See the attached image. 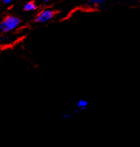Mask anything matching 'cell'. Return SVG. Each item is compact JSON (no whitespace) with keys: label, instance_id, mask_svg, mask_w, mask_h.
Listing matches in <instances>:
<instances>
[{"label":"cell","instance_id":"cell-1","mask_svg":"<svg viewBox=\"0 0 140 147\" xmlns=\"http://www.w3.org/2000/svg\"><path fill=\"white\" fill-rule=\"evenodd\" d=\"M22 24L20 18L15 15H7L0 22V31L1 34H9L17 29Z\"/></svg>","mask_w":140,"mask_h":147},{"label":"cell","instance_id":"cell-2","mask_svg":"<svg viewBox=\"0 0 140 147\" xmlns=\"http://www.w3.org/2000/svg\"><path fill=\"white\" fill-rule=\"evenodd\" d=\"M55 15V12L52 9H43L37 13L34 21L37 24H46L53 20Z\"/></svg>","mask_w":140,"mask_h":147},{"label":"cell","instance_id":"cell-3","mask_svg":"<svg viewBox=\"0 0 140 147\" xmlns=\"http://www.w3.org/2000/svg\"><path fill=\"white\" fill-rule=\"evenodd\" d=\"M88 106V101L85 99H80L78 101L76 105V108L74 109L73 112V115H76V114L79 113V112H82V111L85 110Z\"/></svg>","mask_w":140,"mask_h":147},{"label":"cell","instance_id":"cell-4","mask_svg":"<svg viewBox=\"0 0 140 147\" xmlns=\"http://www.w3.org/2000/svg\"><path fill=\"white\" fill-rule=\"evenodd\" d=\"M37 6L34 1H28L24 5L23 10L26 12H31L37 10Z\"/></svg>","mask_w":140,"mask_h":147},{"label":"cell","instance_id":"cell-5","mask_svg":"<svg viewBox=\"0 0 140 147\" xmlns=\"http://www.w3.org/2000/svg\"><path fill=\"white\" fill-rule=\"evenodd\" d=\"M107 0H88V4L93 7H100L105 4Z\"/></svg>","mask_w":140,"mask_h":147},{"label":"cell","instance_id":"cell-6","mask_svg":"<svg viewBox=\"0 0 140 147\" xmlns=\"http://www.w3.org/2000/svg\"><path fill=\"white\" fill-rule=\"evenodd\" d=\"M73 113H66L64 114L62 116V119L64 121H68V120H70V119L73 118Z\"/></svg>","mask_w":140,"mask_h":147},{"label":"cell","instance_id":"cell-7","mask_svg":"<svg viewBox=\"0 0 140 147\" xmlns=\"http://www.w3.org/2000/svg\"><path fill=\"white\" fill-rule=\"evenodd\" d=\"M14 0H2L3 4H5V5H9V4H11Z\"/></svg>","mask_w":140,"mask_h":147},{"label":"cell","instance_id":"cell-8","mask_svg":"<svg viewBox=\"0 0 140 147\" xmlns=\"http://www.w3.org/2000/svg\"><path fill=\"white\" fill-rule=\"evenodd\" d=\"M43 1H44V2H50V1H53V0H43Z\"/></svg>","mask_w":140,"mask_h":147}]
</instances>
